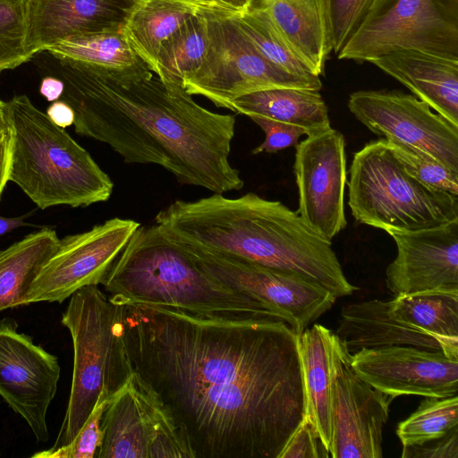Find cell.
<instances>
[{"instance_id": "obj_21", "label": "cell", "mask_w": 458, "mask_h": 458, "mask_svg": "<svg viewBox=\"0 0 458 458\" xmlns=\"http://www.w3.org/2000/svg\"><path fill=\"white\" fill-rule=\"evenodd\" d=\"M306 416L328 450L330 441L331 386L339 363L351 355L336 334L315 324L297 335Z\"/></svg>"}, {"instance_id": "obj_9", "label": "cell", "mask_w": 458, "mask_h": 458, "mask_svg": "<svg viewBox=\"0 0 458 458\" xmlns=\"http://www.w3.org/2000/svg\"><path fill=\"white\" fill-rule=\"evenodd\" d=\"M200 12L207 20L208 45L199 69L183 81L189 94L230 110L233 100L259 90L322 89L320 80L292 75L269 62L240 29L235 15Z\"/></svg>"}, {"instance_id": "obj_8", "label": "cell", "mask_w": 458, "mask_h": 458, "mask_svg": "<svg viewBox=\"0 0 458 458\" xmlns=\"http://www.w3.org/2000/svg\"><path fill=\"white\" fill-rule=\"evenodd\" d=\"M400 49L458 60V0H372L336 55L363 63Z\"/></svg>"}, {"instance_id": "obj_29", "label": "cell", "mask_w": 458, "mask_h": 458, "mask_svg": "<svg viewBox=\"0 0 458 458\" xmlns=\"http://www.w3.org/2000/svg\"><path fill=\"white\" fill-rule=\"evenodd\" d=\"M208 45L207 20L202 12L198 11L161 45L156 75L165 83L182 85L200 66Z\"/></svg>"}, {"instance_id": "obj_6", "label": "cell", "mask_w": 458, "mask_h": 458, "mask_svg": "<svg viewBox=\"0 0 458 458\" xmlns=\"http://www.w3.org/2000/svg\"><path fill=\"white\" fill-rule=\"evenodd\" d=\"M62 324L73 344V371L69 402L53 447L70 443L103 392L114 394L133 370L123 340L122 306L98 285H88L72 296Z\"/></svg>"}, {"instance_id": "obj_37", "label": "cell", "mask_w": 458, "mask_h": 458, "mask_svg": "<svg viewBox=\"0 0 458 458\" xmlns=\"http://www.w3.org/2000/svg\"><path fill=\"white\" fill-rule=\"evenodd\" d=\"M330 454L318 430L305 415L278 458H328Z\"/></svg>"}, {"instance_id": "obj_1", "label": "cell", "mask_w": 458, "mask_h": 458, "mask_svg": "<svg viewBox=\"0 0 458 458\" xmlns=\"http://www.w3.org/2000/svg\"><path fill=\"white\" fill-rule=\"evenodd\" d=\"M121 306L132 370L170 409L195 458H278L306 414L286 323Z\"/></svg>"}, {"instance_id": "obj_30", "label": "cell", "mask_w": 458, "mask_h": 458, "mask_svg": "<svg viewBox=\"0 0 458 458\" xmlns=\"http://www.w3.org/2000/svg\"><path fill=\"white\" fill-rule=\"evenodd\" d=\"M131 378L148 419L151 432L148 458H195L172 411L160 396L134 372Z\"/></svg>"}, {"instance_id": "obj_2", "label": "cell", "mask_w": 458, "mask_h": 458, "mask_svg": "<svg viewBox=\"0 0 458 458\" xmlns=\"http://www.w3.org/2000/svg\"><path fill=\"white\" fill-rule=\"evenodd\" d=\"M57 60L61 99L74 112L78 134L107 144L127 164L159 165L182 184L220 194L243 187L229 160L234 114L206 109L148 65L114 73Z\"/></svg>"}, {"instance_id": "obj_41", "label": "cell", "mask_w": 458, "mask_h": 458, "mask_svg": "<svg viewBox=\"0 0 458 458\" xmlns=\"http://www.w3.org/2000/svg\"><path fill=\"white\" fill-rule=\"evenodd\" d=\"M46 114L55 125L63 129L73 125L74 112L72 106L62 99L52 102Z\"/></svg>"}, {"instance_id": "obj_31", "label": "cell", "mask_w": 458, "mask_h": 458, "mask_svg": "<svg viewBox=\"0 0 458 458\" xmlns=\"http://www.w3.org/2000/svg\"><path fill=\"white\" fill-rule=\"evenodd\" d=\"M235 17L242 32L269 62L292 75L320 80L288 45L266 12L248 10Z\"/></svg>"}, {"instance_id": "obj_13", "label": "cell", "mask_w": 458, "mask_h": 458, "mask_svg": "<svg viewBox=\"0 0 458 458\" xmlns=\"http://www.w3.org/2000/svg\"><path fill=\"white\" fill-rule=\"evenodd\" d=\"M293 171L298 189L297 213L310 227L331 242L347 225L344 135L333 128L307 135L296 145Z\"/></svg>"}, {"instance_id": "obj_10", "label": "cell", "mask_w": 458, "mask_h": 458, "mask_svg": "<svg viewBox=\"0 0 458 458\" xmlns=\"http://www.w3.org/2000/svg\"><path fill=\"white\" fill-rule=\"evenodd\" d=\"M175 245L215 280L257 301L297 335L330 310L337 299L318 282L295 272L197 247Z\"/></svg>"}, {"instance_id": "obj_20", "label": "cell", "mask_w": 458, "mask_h": 458, "mask_svg": "<svg viewBox=\"0 0 458 458\" xmlns=\"http://www.w3.org/2000/svg\"><path fill=\"white\" fill-rule=\"evenodd\" d=\"M248 10L266 12L288 45L314 73L324 75L333 51L328 0H249Z\"/></svg>"}, {"instance_id": "obj_23", "label": "cell", "mask_w": 458, "mask_h": 458, "mask_svg": "<svg viewBox=\"0 0 458 458\" xmlns=\"http://www.w3.org/2000/svg\"><path fill=\"white\" fill-rule=\"evenodd\" d=\"M230 110L299 126L307 135L331 128L327 106L319 91L315 89L274 88L259 90L236 98Z\"/></svg>"}, {"instance_id": "obj_32", "label": "cell", "mask_w": 458, "mask_h": 458, "mask_svg": "<svg viewBox=\"0 0 458 458\" xmlns=\"http://www.w3.org/2000/svg\"><path fill=\"white\" fill-rule=\"evenodd\" d=\"M458 428V397H425L415 411L398 423L403 446L440 438Z\"/></svg>"}, {"instance_id": "obj_24", "label": "cell", "mask_w": 458, "mask_h": 458, "mask_svg": "<svg viewBox=\"0 0 458 458\" xmlns=\"http://www.w3.org/2000/svg\"><path fill=\"white\" fill-rule=\"evenodd\" d=\"M390 315L403 324L441 342L447 355L458 358V287L395 295Z\"/></svg>"}, {"instance_id": "obj_18", "label": "cell", "mask_w": 458, "mask_h": 458, "mask_svg": "<svg viewBox=\"0 0 458 458\" xmlns=\"http://www.w3.org/2000/svg\"><path fill=\"white\" fill-rule=\"evenodd\" d=\"M140 0H25L27 47L34 55L74 37L123 31Z\"/></svg>"}, {"instance_id": "obj_11", "label": "cell", "mask_w": 458, "mask_h": 458, "mask_svg": "<svg viewBox=\"0 0 458 458\" xmlns=\"http://www.w3.org/2000/svg\"><path fill=\"white\" fill-rule=\"evenodd\" d=\"M140 225L132 219L114 217L59 239L55 250L32 282L24 305L63 302L82 287L101 284Z\"/></svg>"}, {"instance_id": "obj_40", "label": "cell", "mask_w": 458, "mask_h": 458, "mask_svg": "<svg viewBox=\"0 0 458 458\" xmlns=\"http://www.w3.org/2000/svg\"><path fill=\"white\" fill-rule=\"evenodd\" d=\"M198 11L239 15L248 10L249 0H177Z\"/></svg>"}, {"instance_id": "obj_39", "label": "cell", "mask_w": 458, "mask_h": 458, "mask_svg": "<svg viewBox=\"0 0 458 458\" xmlns=\"http://www.w3.org/2000/svg\"><path fill=\"white\" fill-rule=\"evenodd\" d=\"M402 458H458V428L420 445L403 446Z\"/></svg>"}, {"instance_id": "obj_33", "label": "cell", "mask_w": 458, "mask_h": 458, "mask_svg": "<svg viewBox=\"0 0 458 458\" xmlns=\"http://www.w3.org/2000/svg\"><path fill=\"white\" fill-rule=\"evenodd\" d=\"M385 139L393 155L410 175L436 191L458 196V173L417 147L394 139Z\"/></svg>"}, {"instance_id": "obj_44", "label": "cell", "mask_w": 458, "mask_h": 458, "mask_svg": "<svg viewBox=\"0 0 458 458\" xmlns=\"http://www.w3.org/2000/svg\"><path fill=\"white\" fill-rule=\"evenodd\" d=\"M23 219V216L5 217L0 215V235L5 234L18 227L30 225Z\"/></svg>"}, {"instance_id": "obj_3", "label": "cell", "mask_w": 458, "mask_h": 458, "mask_svg": "<svg viewBox=\"0 0 458 458\" xmlns=\"http://www.w3.org/2000/svg\"><path fill=\"white\" fill-rule=\"evenodd\" d=\"M154 222L174 244L295 272L336 298L357 290L344 276L331 242L281 201L254 192L238 198L214 193L192 201L176 200L160 210Z\"/></svg>"}, {"instance_id": "obj_4", "label": "cell", "mask_w": 458, "mask_h": 458, "mask_svg": "<svg viewBox=\"0 0 458 458\" xmlns=\"http://www.w3.org/2000/svg\"><path fill=\"white\" fill-rule=\"evenodd\" d=\"M101 284L110 300L119 305L143 304L206 316L274 318L251 297L208 275L155 225H140L136 229Z\"/></svg>"}, {"instance_id": "obj_43", "label": "cell", "mask_w": 458, "mask_h": 458, "mask_svg": "<svg viewBox=\"0 0 458 458\" xmlns=\"http://www.w3.org/2000/svg\"><path fill=\"white\" fill-rule=\"evenodd\" d=\"M64 89L63 81L55 76H46L40 82L39 92L49 102L61 98Z\"/></svg>"}, {"instance_id": "obj_28", "label": "cell", "mask_w": 458, "mask_h": 458, "mask_svg": "<svg viewBox=\"0 0 458 458\" xmlns=\"http://www.w3.org/2000/svg\"><path fill=\"white\" fill-rule=\"evenodd\" d=\"M59 60H70L114 73L146 64L135 54L123 31L102 32L62 40L47 49Z\"/></svg>"}, {"instance_id": "obj_14", "label": "cell", "mask_w": 458, "mask_h": 458, "mask_svg": "<svg viewBox=\"0 0 458 458\" xmlns=\"http://www.w3.org/2000/svg\"><path fill=\"white\" fill-rule=\"evenodd\" d=\"M59 377L55 355L18 333L15 321H0V395L26 420L38 441L49 437L47 412Z\"/></svg>"}, {"instance_id": "obj_19", "label": "cell", "mask_w": 458, "mask_h": 458, "mask_svg": "<svg viewBox=\"0 0 458 458\" xmlns=\"http://www.w3.org/2000/svg\"><path fill=\"white\" fill-rule=\"evenodd\" d=\"M369 63L404 85L435 112L458 125V60L400 49Z\"/></svg>"}, {"instance_id": "obj_15", "label": "cell", "mask_w": 458, "mask_h": 458, "mask_svg": "<svg viewBox=\"0 0 458 458\" xmlns=\"http://www.w3.org/2000/svg\"><path fill=\"white\" fill-rule=\"evenodd\" d=\"M355 374L391 396L448 397L458 393V358L409 345L361 349L350 358Z\"/></svg>"}, {"instance_id": "obj_16", "label": "cell", "mask_w": 458, "mask_h": 458, "mask_svg": "<svg viewBox=\"0 0 458 458\" xmlns=\"http://www.w3.org/2000/svg\"><path fill=\"white\" fill-rule=\"evenodd\" d=\"M350 358L339 363L331 386L328 452L332 458H382L383 429L394 399L360 378Z\"/></svg>"}, {"instance_id": "obj_38", "label": "cell", "mask_w": 458, "mask_h": 458, "mask_svg": "<svg viewBox=\"0 0 458 458\" xmlns=\"http://www.w3.org/2000/svg\"><path fill=\"white\" fill-rule=\"evenodd\" d=\"M265 132L264 141L252 149L253 155L262 152L275 153L279 150L295 146L302 135H307L304 129L271 120L259 115L249 116Z\"/></svg>"}, {"instance_id": "obj_5", "label": "cell", "mask_w": 458, "mask_h": 458, "mask_svg": "<svg viewBox=\"0 0 458 458\" xmlns=\"http://www.w3.org/2000/svg\"><path fill=\"white\" fill-rule=\"evenodd\" d=\"M13 130L9 182L40 209L106 201L114 183L91 155L26 95L6 101Z\"/></svg>"}, {"instance_id": "obj_25", "label": "cell", "mask_w": 458, "mask_h": 458, "mask_svg": "<svg viewBox=\"0 0 458 458\" xmlns=\"http://www.w3.org/2000/svg\"><path fill=\"white\" fill-rule=\"evenodd\" d=\"M97 458H148L151 432L131 376L108 402Z\"/></svg>"}, {"instance_id": "obj_34", "label": "cell", "mask_w": 458, "mask_h": 458, "mask_svg": "<svg viewBox=\"0 0 458 458\" xmlns=\"http://www.w3.org/2000/svg\"><path fill=\"white\" fill-rule=\"evenodd\" d=\"M25 0H0V72L28 62Z\"/></svg>"}, {"instance_id": "obj_35", "label": "cell", "mask_w": 458, "mask_h": 458, "mask_svg": "<svg viewBox=\"0 0 458 458\" xmlns=\"http://www.w3.org/2000/svg\"><path fill=\"white\" fill-rule=\"evenodd\" d=\"M113 394L103 392L98 402L77 433L67 445L40 451L32 455L37 458H97L102 444V417Z\"/></svg>"}, {"instance_id": "obj_22", "label": "cell", "mask_w": 458, "mask_h": 458, "mask_svg": "<svg viewBox=\"0 0 458 458\" xmlns=\"http://www.w3.org/2000/svg\"><path fill=\"white\" fill-rule=\"evenodd\" d=\"M336 335L351 355L361 349L395 345L440 350L445 353L440 341L394 318L388 311V301L377 299L344 305Z\"/></svg>"}, {"instance_id": "obj_26", "label": "cell", "mask_w": 458, "mask_h": 458, "mask_svg": "<svg viewBox=\"0 0 458 458\" xmlns=\"http://www.w3.org/2000/svg\"><path fill=\"white\" fill-rule=\"evenodd\" d=\"M58 242L55 230L42 228L0 251V310L24 305L32 282Z\"/></svg>"}, {"instance_id": "obj_17", "label": "cell", "mask_w": 458, "mask_h": 458, "mask_svg": "<svg viewBox=\"0 0 458 458\" xmlns=\"http://www.w3.org/2000/svg\"><path fill=\"white\" fill-rule=\"evenodd\" d=\"M390 235L397 254L386 267V284L394 296L458 287V219Z\"/></svg>"}, {"instance_id": "obj_7", "label": "cell", "mask_w": 458, "mask_h": 458, "mask_svg": "<svg viewBox=\"0 0 458 458\" xmlns=\"http://www.w3.org/2000/svg\"><path fill=\"white\" fill-rule=\"evenodd\" d=\"M349 174L348 205L360 224L392 234L458 219V196L436 191L410 175L385 138L355 152Z\"/></svg>"}, {"instance_id": "obj_12", "label": "cell", "mask_w": 458, "mask_h": 458, "mask_svg": "<svg viewBox=\"0 0 458 458\" xmlns=\"http://www.w3.org/2000/svg\"><path fill=\"white\" fill-rule=\"evenodd\" d=\"M348 108L371 132L417 147L458 173V125L412 94L398 89L359 90Z\"/></svg>"}, {"instance_id": "obj_36", "label": "cell", "mask_w": 458, "mask_h": 458, "mask_svg": "<svg viewBox=\"0 0 458 458\" xmlns=\"http://www.w3.org/2000/svg\"><path fill=\"white\" fill-rule=\"evenodd\" d=\"M372 0H328L333 51L337 55L358 27Z\"/></svg>"}, {"instance_id": "obj_45", "label": "cell", "mask_w": 458, "mask_h": 458, "mask_svg": "<svg viewBox=\"0 0 458 458\" xmlns=\"http://www.w3.org/2000/svg\"><path fill=\"white\" fill-rule=\"evenodd\" d=\"M12 131L6 102L0 99V141Z\"/></svg>"}, {"instance_id": "obj_27", "label": "cell", "mask_w": 458, "mask_h": 458, "mask_svg": "<svg viewBox=\"0 0 458 458\" xmlns=\"http://www.w3.org/2000/svg\"><path fill=\"white\" fill-rule=\"evenodd\" d=\"M197 12L177 0H140L123 33L135 54L156 74L161 45Z\"/></svg>"}, {"instance_id": "obj_42", "label": "cell", "mask_w": 458, "mask_h": 458, "mask_svg": "<svg viewBox=\"0 0 458 458\" xmlns=\"http://www.w3.org/2000/svg\"><path fill=\"white\" fill-rule=\"evenodd\" d=\"M13 146V130L0 141V199L9 182L10 161Z\"/></svg>"}]
</instances>
